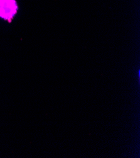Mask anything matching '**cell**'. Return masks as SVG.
<instances>
[{"mask_svg":"<svg viewBox=\"0 0 140 158\" xmlns=\"http://www.w3.org/2000/svg\"><path fill=\"white\" fill-rule=\"evenodd\" d=\"M18 11L17 0H0V19L11 22Z\"/></svg>","mask_w":140,"mask_h":158,"instance_id":"1","label":"cell"}]
</instances>
